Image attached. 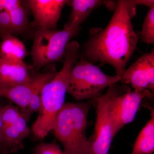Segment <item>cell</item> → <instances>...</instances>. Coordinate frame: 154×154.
<instances>
[{"label":"cell","instance_id":"6da1fadb","mask_svg":"<svg viewBox=\"0 0 154 154\" xmlns=\"http://www.w3.org/2000/svg\"><path fill=\"white\" fill-rule=\"evenodd\" d=\"M135 0H119L105 29L94 28L83 48L82 56L93 63L110 65L121 77L134 53L138 37L132 19L136 14Z\"/></svg>","mask_w":154,"mask_h":154},{"label":"cell","instance_id":"7a4b0ae2","mask_svg":"<svg viewBox=\"0 0 154 154\" xmlns=\"http://www.w3.org/2000/svg\"><path fill=\"white\" fill-rule=\"evenodd\" d=\"M88 103H65L54 125L56 137L63 147L64 154H92L91 141L86 136Z\"/></svg>","mask_w":154,"mask_h":154},{"label":"cell","instance_id":"3957f363","mask_svg":"<svg viewBox=\"0 0 154 154\" xmlns=\"http://www.w3.org/2000/svg\"><path fill=\"white\" fill-rule=\"evenodd\" d=\"M63 63L60 70L42 89L41 109L32 126L34 136L39 139L53 130L56 118L65 104L69 74L75 61L71 58L65 57Z\"/></svg>","mask_w":154,"mask_h":154},{"label":"cell","instance_id":"277c9868","mask_svg":"<svg viewBox=\"0 0 154 154\" xmlns=\"http://www.w3.org/2000/svg\"><path fill=\"white\" fill-rule=\"evenodd\" d=\"M120 79L118 75L104 73L99 67L80 55L69 74L67 92L78 101L92 99Z\"/></svg>","mask_w":154,"mask_h":154},{"label":"cell","instance_id":"5b68a950","mask_svg":"<svg viewBox=\"0 0 154 154\" xmlns=\"http://www.w3.org/2000/svg\"><path fill=\"white\" fill-rule=\"evenodd\" d=\"M80 26L72 24L61 30L37 28L34 33L30 55L34 67L40 69L63 60L66 50Z\"/></svg>","mask_w":154,"mask_h":154},{"label":"cell","instance_id":"8992f818","mask_svg":"<svg viewBox=\"0 0 154 154\" xmlns=\"http://www.w3.org/2000/svg\"><path fill=\"white\" fill-rule=\"evenodd\" d=\"M116 85V84H115ZM119 92L115 85L108 88L96 100V118L94 131L89 139L92 154H108L114 134L112 107L114 97Z\"/></svg>","mask_w":154,"mask_h":154},{"label":"cell","instance_id":"52a82bcc","mask_svg":"<svg viewBox=\"0 0 154 154\" xmlns=\"http://www.w3.org/2000/svg\"><path fill=\"white\" fill-rule=\"evenodd\" d=\"M153 96V93L149 90L131 91V89L116 95L112 107L115 136L125 125L133 121L143 100Z\"/></svg>","mask_w":154,"mask_h":154},{"label":"cell","instance_id":"ba28073f","mask_svg":"<svg viewBox=\"0 0 154 154\" xmlns=\"http://www.w3.org/2000/svg\"><path fill=\"white\" fill-rule=\"evenodd\" d=\"M121 82L129 85L134 90L154 91V51L143 54L120 77Z\"/></svg>","mask_w":154,"mask_h":154},{"label":"cell","instance_id":"9c48e42d","mask_svg":"<svg viewBox=\"0 0 154 154\" xmlns=\"http://www.w3.org/2000/svg\"><path fill=\"white\" fill-rule=\"evenodd\" d=\"M26 5L33 13L38 28L55 30L61 13L67 1L66 0H29Z\"/></svg>","mask_w":154,"mask_h":154},{"label":"cell","instance_id":"30bf717a","mask_svg":"<svg viewBox=\"0 0 154 154\" xmlns=\"http://www.w3.org/2000/svg\"><path fill=\"white\" fill-rule=\"evenodd\" d=\"M28 65L23 61H13L0 58V90L31 82Z\"/></svg>","mask_w":154,"mask_h":154},{"label":"cell","instance_id":"8fae6325","mask_svg":"<svg viewBox=\"0 0 154 154\" xmlns=\"http://www.w3.org/2000/svg\"><path fill=\"white\" fill-rule=\"evenodd\" d=\"M46 73L35 78L32 82L0 90V97H5L16 104L20 108L24 117L29 101L35 88L45 76Z\"/></svg>","mask_w":154,"mask_h":154},{"label":"cell","instance_id":"7c38bea8","mask_svg":"<svg viewBox=\"0 0 154 154\" xmlns=\"http://www.w3.org/2000/svg\"><path fill=\"white\" fill-rule=\"evenodd\" d=\"M3 131L4 149L10 153L23 149V141L30 134L27 121L22 115L13 124L3 126Z\"/></svg>","mask_w":154,"mask_h":154},{"label":"cell","instance_id":"4fadbf2b","mask_svg":"<svg viewBox=\"0 0 154 154\" xmlns=\"http://www.w3.org/2000/svg\"><path fill=\"white\" fill-rule=\"evenodd\" d=\"M0 58L13 61H23L29 54L25 44L14 34L1 36Z\"/></svg>","mask_w":154,"mask_h":154},{"label":"cell","instance_id":"5bb4252c","mask_svg":"<svg viewBox=\"0 0 154 154\" xmlns=\"http://www.w3.org/2000/svg\"><path fill=\"white\" fill-rule=\"evenodd\" d=\"M66 4L72 7V12L69 22L65 26L72 24L80 26L85 21L92 11L104 4V1L72 0L67 1Z\"/></svg>","mask_w":154,"mask_h":154},{"label":"cell","instance_id":"9a60e30c","mask_svg":"<svg viewBox=\"0 0 154 154\" xmlns=\"http://www.w3.org/2000/svg\"><path fill=\"white\" fill-rule=\"evenodd\" d=\"M154 150V113L139 134L131 154H152Z\"/></svg>","mask_w":154,"mask_h":154},{"label":"cell","instance_id":"2e32d148","mask_svg":"<svg viewBox=\"0 0 154 154\" xmlns=\"http://www.w3.org/2000/svg\"><path fill=\"white\" fill-rule=\"evenodd\" d=\"M22 3L21 1L17 5L8 11L11 17L14 34L25 33L29 28L28 12Z\"/></svg>","mask_w":154,"mask_h":154},{"label":"cell","instance_id":"e0dca14e","mask_svg":"<svg viewBox=\"0 0 154 154\" xmlns=\"http://www.w3.org/2000/svg\"><path fill=\"white\" fill-rule=\"evenodd\" d=\"M55 70L46 72L45 76L35 88L28 104L24 118L28 121L30 116L35 112L40 111L41 107V93L42 89L46 83L51 81L57 74Z\"/></svg>","mask_w":154,"mask_h":154},{"label":"cell","instance_id":"ac0fdd59","mask_svg":"<svg viewBox=\"0 0 154 154\" xmlns=\"http://www.w3.org/2000/svg\"><path fill=\"white\" fill-rule=\"evenodd\" d=\"M141 40L148 44H154V7L149 8L142 26Z\"/></svg>","mask_w":154,"mask_h":154},{"label":"cell","instance_id":"d6986e66","mask_svg":"<svg viewBox=\"0 0 154 154\" xmlns=\"http://www.w3.org/2000/svg\"><path fill=\"white\" fill-rule=\"evenodd\" d=\"M1 114L3 126L13 124L22 116L19 109L12 105L2 107Z\"/></svg>","mask_w":154,"mask_h":154},{"label":"cell","instance_id":"ffe728a7","mask_svg":"<svg viewBox=\"0 0 154 154\" xmlns=\"http://www.w3.org/2000/svg\"><path fill=\"white\" fill-rule=\"evenodd\" d=\"M9 34H14L11 17L0 0V36Z\"/></svg>","mask_w":154,"mask_h":154},{"label":"cell","instance_id":"44dd1931","mask_svg":"<svg viewBox=\"0 0 154 154\" xmlns=\"http://www.w3.org/2000/svg\"><path fill=\"white\" fill-rule=\"evenodd\" d=\"M34 153L35 154H64L63 150L54 143L39 144L35 148Z\"/></svg>","mask_w":154,"mask_h":154},{"label":"cell","instance_id":"7402d4cb","mask_svg":"<svg viewBox=\"0 0 154 154\" xmlns=\"http://www.w3.org/2000/svg\"><path fill=\"white\" fill-rule=\"evenodd\" d=\"M2 107H0V149L1 150L5 149L4 144V135L3 131V124L1 117V110Z\"/></svg>","mask_w":154,"mask_h":154},{"label":"cell","instance_id":"603a6c76","mask_svg":"<svg viewBox=\"0 0 154 154\" xmlns=\"http://www.w3.org/2000/svg\"><path fill=\"white\" fill-rule=\"evenodd\" d=\"M137 5H145L147 6L150 8L154 7V1L150 0H135Z\"/></svg>","mask_w":154,"mask_h":154},{"label":"cell","instance_id":"cb8c5ba5","mask_svg":"<svg viewBox=\"0 0 154 154\" xmlns=\"http://www.w3.org/2000/svg\"><path fill=\"white\" fill-rule=\"evenodd\" d=\"M2 154H10V152L4 149L2 150Z\"/></svg>","mask_w":154,"mask_h":154},{"label":"cell","instance_id":"d4e9b609","mask_svg":"<svg viewBox=\"0 0 154 154\" xmlns=\"http://www.w3.org/2000/svg\"></svg>","mask_w":154,"mask_h":154}]
</instances>
